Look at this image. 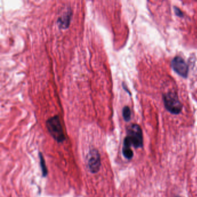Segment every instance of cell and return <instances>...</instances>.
Here are the masks:
<instances>
[{
  "instance_id": "cell-1",
  "label": "cell",
  "mask_w": 197,
  "mask_h": 197,
  "mask_svg": "<svg viewBox=\"0 0 197 197\" xmlns=\"http://www.w3.org/2000/svg\"><path fill=\"white\" fill-rule=\"evenodd\" d=\"M142 148L143 146V135L140 126L138 124H132L127 129V135L125 137L123 148Z\"/></svg>"
},
{
  "instance_id": "cell-2",
  "label": "cell",
  "mask_w": 197,
  "mask_h": 197,
  "mask_svg": "<svg viewBox=\"0 0 197 197\" xmlns=\"http://www.w3.org/2000/svg\"><path fill=\"white\" fill-rule=\"evenodd\" d=\"M46 127L52 137L58 143L65 140L63 129L58 116H54L46 121Z\"/></svg>"
},
{
  "instance_id": "cell-3",
  "label": "cell",
  "mask_w": 197,
  "mask_h": 197,
  "mask_svg": "<svg viewBox=\"0 0 197 197\" xmlns=\"http://www.w3.org/2000/svg\"><path fill=\"white\" fill-rule=\"evenodd\" d=\"M164 105L171 114H180L182 110V104L179 99L178 96L174 93H168L163 95Z\"/></svg>"
},
{
  "instance_id": "cell-4",
  "label": "cell",
  "mask_w": 197,
  "mask_h": 197,
  "mask_svg": "<svg viewBox=\"0 0 197 197\" xmlns=\"http://www.w3.org/2000/svg\"><path fill=\"white\" fill-rule=\"evenodd\" d=\"M88 167L92 174L97 173L101 168V157L98 150H91L88 155Z\"/></svg>"
},
{
  "instance_id": "cell-5",
  "label": "cell",
  "mask_w": 197,
  "mask_h": 197,
  "mask_svg": "<svg viewBox=\"0 0 197 197\" xmlns=\"http://www.w3.org/2000/svg\"><path fill=\"white\" fill-rule=\"evenodd\" d=\"M172 66L174 71L179 75L187 78L189 72V67L186 61L182 57L177 56L174 57L172 61Z\"/></svg>"
},
{
  "instance_id": "cell-6",
  "label": "cell",
  "mask_w": 197,
  "mask_h": 197,
  "mask_svg": "<svg viewBox=\"0 0 197 197\" xmlns=\"http://www.w3.org/2000/svg\"><path fill=\"white\" fill-rule=\"evenodd\" d=\"M72 16V12L71 10L65 12L64 14L58 19L57 23L59 27L61 28H67L69 26L71 19Z\"/></svg>"
},
{
  "instance_id": "cell-7",
  "label": "cell",
  "mask_w": 197,
  "mask_h": 197,
  "mask_svg": "<svg viewBox=\"0 0 197 197\" xmlns=\"http://www.w3.org/2000/svg\"><path fill=\"white\" fill-rule=\"evenodd\" d=\"M39 158H40V164L42 169V175L43 177H46L48 174V169L46 166L45 161L43 159V157L41 153H39Z\"/></svg>"
},
{
  "instance_id": "cell-8",
  "label": "cell",
  "mask_w": 197,
  "mask_h": 197,
  "mask_svg": "<svg viewBox=\"0 0 197 197\" xmlns=\"http://www.w3.org/2000/svg\"><path fill=\"white\" fill-rule=\"evenodd\" d=\"M131 112L129 106H124L123 109V116L125 121H129L131 119Z\"/></svg>"
},
{
  "instance_id": "cell-9",
  "label": "cell",
  "mask_w": 197,
  "mask_h": 197,
  "mask_svg": "<svg viewBox=\"0 0 197 197\" xmlns=\"http://www.w3.org/2000/svg\"><path fill=\"white\" fill-rule=\"evenodd\" d=\"M123 154L127 159H131L133 157V150L131 148H123Z\"/></svg>"
},
{
  "instance_id": "cell-10",
  "label": "cell",
  "mask_w": 197,
  "mask_h": 197,
  "mask_svg": "<svg viewBox=\"0 0 197 197\" xmlns=\"http://www.w3.org/2000/svg\"></svg>"
}]
</instances>
